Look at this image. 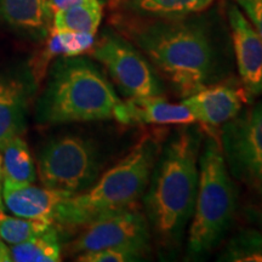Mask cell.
Listing matches in <instances>:
<instances>
[{
  "mask_svg": "<svg viewBox=\"0 0 262 262\" xmlns=\"http://www.w3.org/2000/svg\"><path fill=\"white\" fill-rule=\"evenodd\" d=\"M123 101L103 72L85 57H61L49 72L35 107L40 125L116 119Z\"/></svg>",
  "mask_w": 262,
  "mask_h": 262,
  "instance_id": "4",
  "label": "cell"
},
{
  "mask_svg": "<svg viewBox=\"0 0 262 262\" xmlns=\"http://www.w3.org/2000/svg\"><path fill=\"white\" fill-rule=\"evenodd\" d=\"M182 103L189 108L195 120L209 126H219L238 116L250 101L241 80L231 75L185 97Z\"/></svg>",
  "mask_w": 262,
  "mask_h": 262,
  "instance_id": "11",
  "label": "cell"
},
{
  "mask_svg": "<svg viewBox=\"0 0 262 262\" xmlns=\"http://www.w3.org/2000/svg\"><path fill=\"white\" fill-rule=\"evenodd\" d=\"M9 261H11V257H10V249L6 247L4 241L0 238V262Z\"/></svg>",
  "mask_w": 262,
  "mask_h": 262,
  "instance_id": "27",
  "label": "cell"
},
{
  "mask_svg": "<svg viewBox=\"0 0 262 262\" xmlns=\"http://www.w3.org/2000/svg\"><path fill=\"white\" fill-rule=\"evenodd\" d=\"M32 91L33 83L28 78L0 73V145L25 131Z\"/></svg>",
  "mask_w": 262,
  "mask_h": 262,
  "instance_id": "13",
  "label": "cell"
},
{
  "mask_svg": "<svg viewBox=\"0 0 262 262\" xmlns=\"http://www.w3.org/2000/svg\"><path fill=\"white\" fill-rule=\"evenodd\" d=\"M90 2H94V0H49V6H50L52 15H54L55 12L60 11V10H64L80 4H86V3Z\"/></svg>",
  "mask_w": 262,
  "mask_h": 262,
  "instance_id": "25",
  "label": "cell"
},
{
  "mask_svg": "<svg viewBox=\"0 0 262 262\" xmlns=\"http://www.w3.org/2000/svg\"><path fill=\"white\" fill-rule=\"evenodd\" d=\"M217 261L262 262V233L256 229H243L233 235Z\"/></svg>",
  "mask_w": 262,
  "mask_h": 262,
  "instance_id": "21",
  "label": "cell"
},
{
  "mask_svg": "<svg viewBox=\"0 0 262 262\" xmlns=\"http://www.w3.org/2000/svg\"><path fill=\"white\" fill-rule=\"evenodd\" d=\"M72 244L75 254L116 247H136L150 251L152 234L145 216L136 206L91 221Z\"/></svg>",
  "mask_w": 262,
  "mask_h": 262,
  "instance_id": "9",
  "label": "cell"
},
{
  "mask_svg": "<svg viewBox=\"0 0 262 262\" xmlns=\"http://www.w3.org/2000/svg\"><path fill=\"white\" fill-rule=\"evenodd\" d=\"M215 0H114L124 16L135 18H180L210 8Z\"/></svg>",
  "mask_w": 262,
  "mask_h": 262,
  "instance_id": "15",
  "label": "cell"
},
{
  "mask_svg": "<svg viewBox=\"0 0 262 262\" xmlns=\"http://www.w3.org/2000/svg\"><path fill=\"white\" fill-rule=\"evenodd\" d=\"M116 120L125 125H187L194 123L195 118L186 104L171 103L164 96H157L122 102Z\"/></svg>",
  "mask_w": 262,
  "mask_h": 262,
  "instance_id": "12",
  "label": "cell"
},
{
  "mask_svg": "<svg viewBox=\"0 0 262 262\" xmlns=\"http://www.w3.org/2000/svg\"><path fill=\"white\" fill-rule=\"evenodd\" d=\"M239 80L250 103L262 95V40L237 4L227 8Z\"/></svg>",
  "mask_w": 262,
  "mask_h": 262,
  "instance_id": "10",
  "label": "cell"
},
{
  "mask_svg": "<svg viewBox=\"0 0 262 262\" xmlns=\"http://www.w3.org/2000/svg\"><path fill=\"white\" fill-rule=\"evenodd\" d=\"M93 56L101 62L127 100L164 96L162 78L145 55L124 35L106 33Z\"/></svg>",
  "mask_w": 262,
  "mask_h": 262,
  "instance_id": "7",
  "label": "cell"
},
{
  "mask_svg": "<svg viewBox=\"0 0 262 262\" xmlns=\"http://www.w3.org/2000/svg\"><path fill=\"white\" fill-rule=\"evenodd\" d=\"M15 262H56L61 260V244L57 231L51 226L44 233L10 248Z\"/></svg>",
  "mask_w": 262,
  "mask_h": 262,
  "instance_id": "19",
  "label": "cell"
},
{
  "mask_svg": "<svg viewBox=\"0 0 262 262\" xmlns=\"http://www.w3.org/2000/svg\"><path fill=\"white\" fill-rule=\"evenodd\" d=\"M258 191V195L256 199V203L253 208L250 209V217L251 220L260 226L262 229V187L257 189Z\"/></svg>",
  "mask_w": 262,
  "mask_h": 262,
  "instance_id": "26",
  "label": "cell"
},
{
  "mask_svg": "<svg viewBox=\"0 0 262 262\" xmlns=\"http://www.w3.org/2000/svg\"><path fill=\"white\" fill-rule=\"evenodd\" d=\"M204 134L187 124L168 134L142 196L150 234L164 254L181 248L194 211Z\"/></svg>",
  "mask_w": 262,
  "mask_h": 262,
  "instance_id": "2",
  "label": "cell"
},
{
  "mask_svg": "<svg viewBox=\"0 0 262 262\" xmlns=\"http://www.w3.org/2000/svg\"><path fill=\"white\" fill-rule=\"evenodd\" d=\"M219 142L232 178L262 187V101L222 124Z\"/></svg>",
  "mask_w": 262,
  "mask_h": 262,
  "instance_id": "8",
  "label": "cell"
},
{
  "mask_svg": "<svg viewBox=\"0 0 262 262\" xmlns=\"http://www.w3.org/2000/svg\"><path fill=\"white\" fill-rule=\"evenodd\" d=\"M102 19L100 0L60 10L52 15V31L96 34Z\"/></svg>",
  "mask_w": 262,
  "mask_h": 262,
  "instance_id": "18",
  "label": "cell"
},
{
  "mask_svg": "<svg viewBox=\"0 0 262 262\" xmlns=\"http://www.w3.org/2000/svg\"><path fill=\"white\" fill-rule=\"evenodd\" d=\"M2 164H0V193H2ZM0 208H3V199L2 196H0Z\"/></svg>",
  "mask_w": 262,
  "mask_h": 262,
  "instance_id": "28",
  "label": "cell"
},
{
  "mask_svg": "<svg viewBox=\"0 0 262 262\" xmlns=\"http://www.w3.org/2000/svg\"><path fill=\"white\" fill-rule=\"evenodd\" d=\"M51 16L49 0H0V19L19 31L44 34Z\"/></svg>",
  "mask_w": 262,
  "mask_h": 262,
  "instance_id": "17",
  "label": "cell"
},
{
  "mask_svg": "<svg viewBox=\"0 0 262 262\" xmlns=\"http://www.w3.org/2000/svg\"><path fill=\"white\" fill-rule=\"evenodd\" d=\"M149 251L136 247H116L100 250L85 251L77 255L75 260L80 262H135L148 257Z\"/></svg>",
  "mask_w": 262,
  "mask_h": 262,
  "instance_id": "23",
  "label": "cell"
},
{
  "mask_svg": "<svg viewBox=\"0 0 262 262\" xmlns=\"http://www.w3.org/2000/svg\"><path fill=\"white\" fill-rule=\"evenodd\" d=\"M95 45V34L90 33H77V32H60L52 31L49 38L48 45L45 48L42 57L37 63V72L44 74L42 68L51 58L73 57L79 56L84 52L89 51Z\"/></svg>",
  "mask_w": 262,
  "mask_h": 262,
  "instance_id": "20",
  "label": "cell"
},
{
  "mask_svg": "<svg viewBox=\"0 0 262 262\" xmlns=\"http://www.w3.org/2000/svg\"><path fill=\"white\" fill-rule=\"evenodd\" d=\"M3 202L12 214L19 217L41 220L54 224L58 205L72 194L50 188H39L33 185L19 187L3 186Z\"/></svg>",
  "mask_w": 262,
  "mask_h": 262,
  "instance_id": "14",
  "label": "cell"
},
{
  "mask_svg": "<svg viewBox=\"0 0 262 262\" xmlns=\"http://www.w3.org/2000/svg\"><path fill=\"white\" fill-rule=\"evenodd\" d=\"M103 150L91 137L66 134L49 140L38 155L42 186L70 194L89 189L102 173Z\"/></svg>",
  "mask_w": 262,
  "mask_h": 262,
  "instance_id": "6",
  "label": "cell"
},
{
  "mask_svg": "<svg viewBox=\"0 0 262 262\" xmlns=\"http://www.w3.org/2000/svg\"><path fill=\"white\" fill-rule=\"evenodd\" d=\"M2 181L4 187L33 185L37 178L31 150L21 136L0 145Z\"/></svg>",
  "mask_w": 262,
  "mask_h": 262,
  "instance_id": "16",
  "label": "cell"
},
{
  "mask_svg": "<svg viewBox=\"0 0 262 262\" xmlns=\"http://www.w3.org/2000/svg\"><path fill=\"white\" fill-rule=\"evenodd\" d=\"M120 31L181 97L227 79L232 62L205 19L118 18Z\"/></svg>",
  "mask_w": 262,
  "mask_h": 262,
  "instance_id": "1",
  "label": "cell"
},
{
  "mask_svg": "<svg viewBox=\"0 0 262 262\" xmlns=\"http://www.w3.org/2000/svg\"><path fill=\"white\" fill-rule=\"evenodd\" d=\"M233 180L220 142L212 136H204L199 156L198 192L188 227V260H202L212 253L233 224L238 206Z\"/></svg>",
  "mask_w": 262,
  "mask_h": 262,
  "instance_id": "5",
  "label": "cell"
},
{
  "mask_svg": "<svg viewBox=\"0 0 262 262\" xmlns=\"http://www.w3.org/2000/svg\"><path fill=\"white\" fill-rule=\"evenodd\" d=\"M262 40V0H234Z\"/></svg>",
  "mask_w": 262,
  "mask_h": 262,
  "instance_id": "24",
  "label": "cell"
},
{
  "mask_svg": "<svg viewBox=\"0 0 262 262\" xmlns=\"http://www.w3.org/2000/svg\"><path fill=\"white\" fill-rule=\"evenodd\" d=\"M165 137L164 130L145 134L123 159L101 173L89 189L63 199L54 222L84 227L101 216L136 206L145 194Z\"/></svg>",
  "mask_w": 262,
  "mask_h": 262,
  "instance_id": "3",
  "label": "cell"
},
{
  "mask_svg": "<svg viewBox=\"0 0 262 262\" xmlns=\"http://www.w3.org/2000/svg\"><path fill=\"white\" fill-rule=\"evenodd\" d=\"M54 224L26 217H12L0 208V238L6 243L15 245L44 233Z\"/></svg>",
  "mask_w": 262,
  "mask_h": 262,
  "instance_id": "22",
  "label": "cell"
}]
</instances>
